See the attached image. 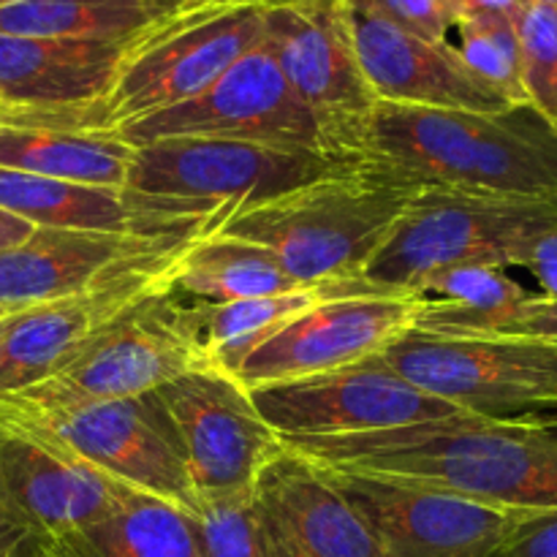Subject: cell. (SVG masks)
Here are the masks:
<instances>
[{
	"mask_svg": "<svg viewBox=\"0 0 557 557\" xmlns=\"http://www.w3.org/2000/svg\"><path fill=\"white\" fill-rule=\"evenodd\" d=\"M315 466L449 490L506 511H557V408L460 417L351 438L283 441Z\"/></svg>",
	"mask_w": 557,
	"mask_h": 557,
	"instance_id": "obj_1",
	"label": "cell"
},
{
	"mask_svg": "<svg viewBox=\"0 0 557 557\" xmlns=\"http://www.w3.org/2000/svg\"><path fill=\"white\" fill-rule=\"evenodd\" d=\"M364 161L419 188L557 196V134L528 103L504 112L379 103Z\"/></svg>",
	"mask_w": 557,
	"mask_h": 557,
	"instance_id": "obj_2",
	"label": "cell"
},
{
	"mask_svg": "<svg viewBox=\"0 0 557 557\" xmlns=\"http://www.w3.org/2000/svg\"><path fill=\"white\" fill-rule=\"evenodd\" d=\"M359 163L250 141L169 136L134 147L123 190L147 234H210L228 212L264 205Z\"/></svg>",
	"mask_w": 557,
	"mask_h": 557,
	"instance_id": "obj_3",
	"label": "cell"
},
{
	"mask_svg": "<svg viewBox=\"0 0 557 557\" xmlns=\"http://www.w3.org/2000/svg\"><path fill=\"white\" fill-rule=\"evenodd\" d=\"M419 190L364 161L351 172L228 212L210 234L261 245L297 286L357 281Z\"/></svg>",
	"mask_w": 557,
	"mask_h": 557,
	"instance_id": "obj_4",
	"label": "cell"
},
{
	"mask_svg": "<svg viewBox=\"0 0 557 557\" xmlns=\"http://www.w3.org/2000/svg\"><path fill=\"white\" fill-rule=\"evenodd\" d=\"M261 38L264 5L256 0H196L166 11L125 41L107 96L76 131L114 134L177 107L261 47Z\"/></svg>",
	"mask_w": 557,
	"mask_h": 557,
	"instance_id": "obj_5",
	"label": "cell"
},
{
	"mask_svg": "<svg viewBox=\"0 0 557 557\" xmlns=\"http://www.w3.org/2000/svg\"><path fill=\"white\" fill-rule=\"evenodd\" d=\"M557 228V196L422 188L364 267L370 288L413 294L449 267H525L533 245Z\"/></svg>",
	"mask_w": 557,
	"mask_h": 557,
	"instance_id": "obj_6",
	"label": "cell"
},
{
	"mask_svg": "<svg viewBox=\"0 0 557 557\" xmlns=\"http://www.w3.org/2000/svg\"><path fill=\"white\" fill-rule=\"evenodd\" d=\"M428 395L479 417L557 408V343L408 330L379 354Z\"/></svg>",
	"mask_w": 557,
	"mask_h": 557,
	"instance_id": "obj_7",
	"label": "cell"
},
{
	"mask_svg": "<svg viewBox=\"0 0 557 557\" xmlns=\"http://www.w3.org/2000/svg\"><path fill=\"white\" fill-rule=\"evenodd\" d=\"M201 364L207 362L190 330L188 299L174 292L169 277L123 310L60 373L14 395L38 408L125 400L150 395Z\"/></svg>",
	"mask_w": 557,
	"mask_h": 557,
	"instance_id": "obj_8",
	"label": "cell"
},
{
	"mask_svg": "<svg viewBox=\"0 0 557 557\" xmlns=\"http://www.w3.org/2000/svg\"><path fill=\"white\" fill-rule=\"evenodd\" d=\"M267 52L313 112L326 147L343 161H362L379 98L354 49L343 0H283L264 5Z\"/></svg>",
	"mask_w": 557,
	"mask_h": 557,
	"instance_id": "obj_9",
	"label": "cell"
},
{
	"mask_svg": "<svg viewBox=\"0 0 557 557\" xmlns=\"http://www.w3.org/2000/svg\"><path fill=\"white\" fill-rule=\"evenodd\" d=\"M0 400L47 430L101 476L152 495L185 517L201 511V498L183 451L152 392L63 408H38L16 395H0Z\"/></svg>",
	"mask_w": 557,
	"mask_h": 557,
	"instance_id": "obj_10",
	"label": "cell"
},
{
	"mask_svg": "<svg viewBox=\"0 0 557 557\" xmlns=\"http://www.w3.org/2000/svg\"><path fill=\"white\" fill-rule=\"evenodd\" d=\"M248 392L259 417L281 441L389 433L468 413L403 379L379 354Z\"/></svg>",
	"mask_w": 557,
	"mask_h": 557,
	"instance_id": "obj_11",
	"label": "cell"
},
{
	"mask_svg": "<svg viewBox=\"0 0 557 557\" xmlns=\"http://www.w3.org/2000/svg\"><path fill=\"white\" fill-rule=\"evenodd\" d=\"M109 136L131 147L169 136H207L335 158L313 112L299 101L264 44L243 54L199 96L136 120Z\"/></svg>",
	"mask_w": 557,
	"mask_h": 557,
	"instance_id": "obj_12",
	"label": "cell"
},
{
	"mask_svg": "<svg viewBox=\"0 0 557 557\" xmlns=\"http://www.w3.org/2000/svg\"><path fill=\"white\" fill-rule=\"evenodd\" d=\"M196 239V237H194ZM194 239L161 245L123 261L101 281L54 302L33 305L0 319V395L52 379L90 346L123 310L172 277L177 256Z\"/></svg>",
	"mask_w": 557,
	"mask_h": 557,
	"instance_id": "obj_13",
	"label": "cell"
},
{
	"mask_svg": "<svg viewBox=\"0 0 557 557\" xmlns=\"http://www.w3.org/2000/svg\"><path fill=\"white\" fill-rule=\"evenodd\" d=\"M172 428L201 500L253 493L283 441L256 411L250 392L212 364L188 370L152 392Z\"/></svg>",
	"mask_w": 557,
	"mask_h": 557,
	"instance_id": "obj_14",
	"label": "cell"
},
{
	"mask_svg": "<svg viewBox=\"0 0 557 557\" xmlns=\"http://www.w3.org/2000/svg\"><path fill=\"white\" fill-rule=\"evenodd\" d=\"M324 471L373 531L384 557H495L517 517L411 479Z\"/></svg>",
	"mask_w": 557,
	"mask_h": 557,
	"instance_id": "obj_15",
	"label": "cell"
},
{
	"mask_svg": "<svg viewBox=\"0 0 557 557\" xmlns=\"http://www.w3.org/2000/svg\"><path fill=\"white\" fill-rule=\"evenodd\" d=\"M120 490L0 400V525L30 544L52 542L112 509Z\"/></svg>",
	"mask_w": 557,
	"mask_h": 557,
	"instance_id": "obj_16",
	"label": "cell"
},
{
	"mask_svg": "<svg viewBox=\"0 0 557 557\" xmlns=\"http://www.w3.org/2000/svg\"><path fill=\"white\" fill-rule=\"evenodd\" d=\"M417 294H359L313 305L243 359L234 379L245 389L305 379L375 357L417 326Z\"/></svg>",
	"mask_w": 557,
	"mask_h": 557,
	"instance_id": "obj_17",
	"label": "cell"
},
{
	"mask_svg": "<svg viewBox=\"0 0 557 557\" xmlns=\"http://www.w3.org/2000/svg\"><path fill=\"white\" fill-rule=\"evenodd\" d=\"M354 49L379 103L504 112L515 103L479 79L451 44H435L386 20L370 0H343Z\"/></svg>",
	"mask_w": 557,
	"mask_h": 557,
	"instance_id": "obj_18",
	"label": "cell"
},
{
	"mask_svg": "<svg viewBox=\"0 0 557 557\" xmlns=\"http://www.w3.org/2000/svg\"><path fill=\"white\" fill-rule=\"evenodd\" d=\"M125 41L0 36V125L74 128L107 96Z\"/></svg>",
	"mask_w": 557,
	"mask_h": 557,
	"instance_id": "obj_19",
	"label": "cell"
},
{
	"mask_svg": "<svg viewBox=\"0 0 557 557\" xmlns=\"http://www.w3.org/2000/svg\"><path fill=\"white\" fill-rule=\"evenodd\" d=\"M270 557H384L330 473L283 446L253 484Z\"/></svg>",
	"mask_w": 557,
	"mask_h": 557,
	"instance_id": "obj_20",
	"label": "cell"
},
{
	"mask_svg": "<svg viewBox=\"0 0 557 557\" xmlns=\"http://www.w3.org/2000/svg\"><path fill=\"white\" fill-rule=\"evenodd\" d=\"M194 237L201 234L150 237V234L36 228L25 243L0 250V310L16 313L33 305L71 297L85 292L109 270L134 256Z\"/></svg>",
	"mask_w": 557,
	"mask_h": 557,
	"instance_id": "obj_21",
	"label": "cell"
},
{
	"mask_svg": "<svg viewBox=\"0 0 557 557\" xmlns=\"http://www.w3.org/2000/svg\"><path fill=\"white\" fill-rule=\"evenodd\" d=\"M36 557H199L190 517L139 490H120L109 511L87 525L33 544Z\"/></svg>",
	"mask_w": 557,
	"mask_h": 557,
	"instance_id": "obj_22",
	"label": "cell"
},
{
	"mask_svg": "<svg viewBox=\"0 0 557 557\" xmlns=\"http://www.w3.org/2000/svg\"><path fill=\"white\" fill-rule=\"evenodd\" d=\"M359 294L386 292H375L362 277H357V281L321 283V286H305L286 294L226 305H201L188 299L190 330H194L205 362L234 375V370L243 364V359L250 351H256L261 343L277 335L283 326L292 324L305 310L332 297H359Z\"/></svg>",
	"mask_w": 557,
	"mask_h": 557,
	"instance_id": "obj_23",
	"label": "cell"
},
{
	"mask_svg": "<svg viewBox=\"0 0 557 557\" xmlns=\"http://www.w3.org/2000/svg\"><path fill=\"white\" fill-rule=\"evenodd\" d=\"M0 210L36 228L147 234L123 188L38 177L14 169H0Z\"/></svg>",
	"mask_w": 557,
	"mask_h": 557,
	"instance_id": "obj_24",
	"label": "cell"
},
{
	"mask_svg": "<svg viewBox=\"0 0 557 557\" xmlns=\"http://www.w3.org/2000/svg\"><path fill=\"white\" fill-rule=\"evenodd\" d=\"M134 147L109 134L49 125H0V169L123 188Z\"/></svg>",
	"mask_w": 557,
	"mask_h": 557,
	"instance_id": "obj_25",
	"label": "cell"
},
{
	"mask_svg": "<svg viewBox=\"0 0 557 557\" xmlns=\"http://www.w3.org/2000/svg\"><path fill=\"white\" fill-rule=\"evenodd\" d=\"M172 288L190 302L226 305L305 286H297L281 261L261 245L223 234H201L174 261Z\"/></svg>",
	"mask_w": 557,
	"mask_h": 557,
	"instance_id": "obj_26",
	"label": "cell"
},
{
	"mask_svg": "<svg viewBox=\"0 0 557 557\" xmlns=\"http://www.w3.org/2000/svg\"><path fill=\"white\" fill-rule=\"evenodd\" d=\"M161 14L152 0H20L0 9V36L128 41Z\"/></svg>",
	"mask_w": 557,
	"mask_h": 557,
	"instance_id": "obj_27",
	"label": "cell"
},
{
	"mask_svg": "<svg viewBox=\"0 0 557 557\" xmlns=\"http://www.w3.org/2000/svg\"><path fill=\"white\" fill-rule=\"evenodd\" d=\"M449 44L479 79L487 82L515 107H525L515 14L471 11L457 22Z\"/></svg>",
	"mask_w": 557,
	"mask_h": 557,
	"instance_id": "obj_28",
	"label": "cell"
},
{
	"mask_svg": "<svg viewBox=\"0 0 557 557\" xmlns=\"http://www.w3.org/2000/svg\"><path fill=\"white\" fill-rule=\"evenodd\" d=\"M515 25L525 103L557 134V9L522 0Z\"/></svg>",
	"mask_w": 557,
	"mask_h": 557,
	"instance_id": "obj_29",
	"label": "cell"
},
{
	"mask_svg": "<svg viewBox=\"0 0 557 557\" xmlns=\"http://www.w3.org/2000/svg\"><path fill=\"white\" fill-rule=\"evenodd\" d=\"M417 330L438 332V335H506V337H539L557 343V299L533 294L528 302L498 313H462L446 305L424 302L417 319Z\"/></svg>",
	"mask_w": 557,
	"mask_h": 557,
	"instance_id": "obj_30",
	"label": "cell"
},
{
	"mask_svg": "<svg viewBox=\"0 0 557 557\" xmlns=\"http://www.w3.org/2000/svg\"><path fill=\"white\" fill-rule=\"evenodd\" d=\"M413 294L424 302L446 305V308L476 315L517 308L533 297L528 288L511 281L506 270L482 264H462L433 272L413 288Z\"/></svg>",
	"mask_w": 557,
	"mask_h": 557,
	"instance_id": "obj_31",
	"label": "cell"
},
{
	"mask_svg": "<svg viewBox=\"0 0 557 557\" xmlns=\"http://www.w3.org/2000/svg\"><path fill=\"white\" fill-rule=\"evenodd\" d=\"M190 528L199 557H270L253 493L201 500V511L190 517Z\"/></svg>",
	"mask_w": 557,
	"mask_h": 557,
	"instance_id": "obj_32",
	"label": "cell"
},
{
	"mask_svg": "<svg viewBox=\"0 0 557 557\" xmlns=\"http://www.w3.org/2000/svg\"><path fill=\"white\" fill-rule=\"evenodd\" d=\"M386 20L435 44H449L457 22L468 14L460 0H370Z\"/></svg>",
	"mask_w": 557,
	"mask_h": 557,
	"instance_id": "obj_33",
	"label": "cell"
},
{
	"mask_svg": "<svg viewBox=\"0 0 557 557\" xmlns=\"http://www.w3.org/2000/svg\"><path fill=\"white\" fill-rule=\"evenodd\" d=\"M495 557H557V511H517Z\"/></svg>",
	"mask_w": 557,
	"mask_h": 557,
	"instance_id": "obj_34",
	"label": "cell"
},
{
	"mask_svg": "<svg viewBox=\"0 0 557 557\" xmlns=\"http://www.w3.org/2000/svg\"><path fill=\"white\" fill-rule=\"evenodd\" d=\"M542 286V297L557 299V228L544 234L528 253L525 267Z\"/></svg>",
	"mask_w": 557,
	"mask_h": 557,
	"instance_id": "obj_35",
	"label": "cell"
},
{
	"mask_svg": "<svg viewBox=\"0 0 557 557\" xmlns=\"http://www.w3.org/2000/svg\"><path fill=\"white\" fill-rule=\"evenodd\" d=\"M33 232H36V226H30V223L22 221V218L11 215V212L0 210V250L25 243Z\"/></svg>",
	"mask_w": 557,
	"mask_h": 557,
	"instance_id": "obj_36",
	"label": "cell"
},
{
	"mask_svg": "<svg viewBox=\"0 0 557 557\" xmlns=\"http://www.w3.org/2000/svg\"><path fill=\"white\" fill-rule=\"evenodd\" d=\"M460 3L466 5L468 14L471 11H506V14H515L522 0H460Z\"/></svg>",
	"mask_w": 557,
	"mask_h": 557,
	"instance_id": "obj_37",
	"label": "cell"
},
{
	"mask_svg": "<svg viewBox=\"0 0 557 557\" xmlns=\"http://www.w3.org/2000/svg\"><path fill=\"white\" fill-rule=\"evenodd\" d=\"M22 542H27V539H22L20 533H14V531H11V528L0 525V555H3L5 549L16 547V544H22Z\"/></svg>",
	"mask_w": 557,
	"mask_h": 557,
	"instance_id": "obj_38",
	"label": "cell"
},
{
	"mask_svg": "<svg viewBox=\"0 0 557 557\" xmlns=\"http://www.w3.org/2000/svg\"><path fill=\"white\" fill-rule=\"evenodd\" d=\"M156 5H161L163 11H172V9H180V5L185 3H196V0H152Z\"/></svg>",
	"mask_w": 557,
	"mask_h": 557,
	"instance_id": "obj_39",
	"label": "cell"
},
{
	"mask_svg": "<svg viewBox=\"0 0 557 557\" xmlns=\"http://www.w3.org/2000/svg\"><path fill=\"white\" fill-rule=\"evenodd\" d=\"M14 557H36V555H33V544H30V542L22 544V547L16 549V555H14Z\"/></svg>",
	"mask_w": 557,
	"mask_h": 557,
	"instance_id": "obj_40",
	"label": "cell"
},
{
	"mask_svg": "<svg viewBox=\"0 0 557 557\" xmlns=\"http://www.w3.org/2000/svg\"><path fill=\"white\" fill-rule=\"evenodd\" d=\"M22 544H25V542H22ZM22 544H16V547L5 549V553H3V555H0V557H14V555H16V549H20V547H22Z\"/></svg>",
	"mask_w": 557,
	"mask_h": 557,
	"instance_id": "obj_41",
	"label": "cell"
},
{
	"mask_svg": "<svg viewBox=\"0 0 557 557\" xmlns=\"http://www.w3.org/2000/svg\"><path fill=\"white\" fill-rule=\"evenodd\" d=\"M256 3H261V5H270V3H283V0H256Z\"/></svg>",
	"mask_w": 557,
	"mask_h": 557,
	"instance_id": "obj_42",
	"label": "cell"
},
{
	"mask_svg": "<svg viewBox=\"0 0 557 557\" xmlns=\"http://www.w3.org/2000/svg\"><path fill=\"white\" fill-rule=\"evenodd\" d=\"M11 3H20V0H0V9H3V5H11Z\"/></svg>",
	"mask_w": 557,
	"mask_h": 557,
	"instance_id": "obj_43",
	"label": "cell"
},
{
	"mask_svg": "<svg viewBox=\"0 0 557 557\" xmlns=\"http://www.w3.org/2000/svg\"><path fill=\"white\" fill-rule=\"evenodd\" d=\"M536 3H549V5H555V9H557V0H536Z\"/></svg>",
	"mask_w": 557,
	"mask_h": 557,
	"instance_id": "obj_44",
	"label": "cell"
},
{
	"mask_svg": "<svg viewBox=\"0 0 557 557\" xmlns=\"http://www.w3.org/2000/svg\"><path fill=\"white\" fill-rule=\"evenodd\" d=\"M3 315H9V313H5V310H0V319H3Z\"/></svg>",
	"mask_w": 557,
	"mask_h": 557,
	"instance_id": "obj_45",
	"label": "cell"
},
{
	"mask_svg": "<svg viewBox=\"0 0 557 557\" xmlns=\"http://www.w3.org/2000/svg\"><path fill=\"white\" fill-rule=\"evenodd\" d=\"M0 112H3V101H0Z\"/></svg>",
	"mask_w": 557,
	"mask_h": 557,
	"instance_id": "obj_46",
	"label": "cell"
},
{
	"mask_svg": "<svg viewBox=\"0 0 557 557\" xmlns=\"http://www.w3.org/2000/svg\"><path fill=\"white\" fill-rule=\"evenodd\" d=\"M33 555H36V553H33Z\"/></svg>",
	"mask_w": 557,
	"mask_h": 557,
	"instance_id": "obj_47",
	"label": "cell"
}]
</instances>
